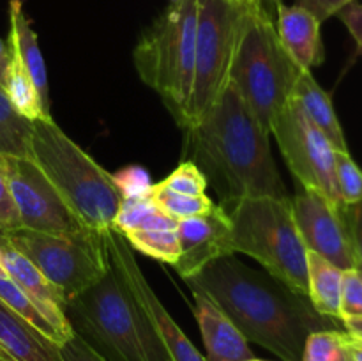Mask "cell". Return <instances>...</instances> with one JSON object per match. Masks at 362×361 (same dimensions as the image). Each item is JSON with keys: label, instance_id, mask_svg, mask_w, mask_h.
Segmentation results:
<instances>
[{"label": "cell", "instance_id": "obj_1", "mask_svg": "<svg viewBox=\"0 0 362 361\" xmlns=\"http://www.w3.org/2000/svg\"><path fill=\"white\" fill-rule=\"evenodd\" d=\"M184 282L191 290L207 294L247 342L283 361H300L304 342L313 331L338 329V321L318 314L308 296L233 255L211 262Z\"/></svg>", "mask_w": 362, "mask_h": 361}, {"label": "cell", "instance_id": "obj_2", "mask_svg": "<svg viewBox=\"0 0 362 361\" xmlns=\"http://www.w3.org/2000/svg\"><path fill=\"white\" fill-rule=\"evenodd\" d=\"M186 131L191 161L219 195V205L243 198H290L272 158L269 133L232 84Z\"/></svg>", "mask_w": 362, "mask_h": 361}, {"label": "cell", "instance_id": "obj_3", "mask_svg": "<svg viewBox=\"0 0 362 361\" xmlns=\"http://www.w3.org/2000/svg\"><path fill=\"white\" fill-rule=\"evenodd\" d=\"M64 311L74 333L106 361H172L112 265L99 282L67 301Z\"/></svg>", "mask_w": 362, "mask_h": 361}, {"label": "cell", "instance_id": "obj_4", "mask_svg": "<svg viewBox=\"0 0 362 361\" xmlns=\"http://www.w3.org/2000/svg\"><path fill=\"white\" fill-rule=\"evenodd\" d=\"M30 159L88 229L113 227L122 202L113 173L74 144L53 117L32 120Z\"/></svg>", "mask_w": 362, "mask_h": 361}, {"label": "cell", "instance_id": "obj_5", "mask_svg": "<svg viewBox=\"0 0 362 361\" xmlns=\"http://www.w3.org/2000/svg\"><path fill=\"white\" fill-rule=\"evenodd\" d=\"M198 0H173L141 32L133 52L141 81L158 92L180 127L189 124Z\"/></svg>", "mask_w": 362, "mask_h": 361}, {"label": "cell", "instance_id": "obj_6", "mask_svg": "<svg viewBox=\"0 0 362 361\" xmlns=\"http://www.w3.org/2000/svg\"><path fill=\"white\" fill-rule=\"evenodd\" d=\"M300 71L304 69L283 48L271 14L262 6L246 9L230 84L269 134L276 117L292 99Z\"/></svg>", "mask_w": 362, "mask_h": 361}, {"label": "cell", "instance_id": "obj_7", "mask_svg": "<svg viewBox=\"0 0 362 361\" xmlns=\"http://www.w3.org/2000/svg\"><path fill=\"white\" fill-rule=\"evenodd\" d=\"M235 253H246L296 292L308 296V248L297 230L292 198H243L225 205Z\"/></svg>", "mask_w": 362, "mask_h": 361}, {"label": "cell", "instance_id": "obj_8", "mask_svg": "<svg viewBox=\"0 0 362 361\" xmlns=\"http://www.w3.org/2000/svg\"><path fill=\"white\" fill-rule=\"evenodd\" d=\"M0 234L62 292L66 301L99 282L110 268L105 230H88L76 236L42 234L28 229Z\"/></svg>", "mask_w": 362, "mask_h": 361}, {"label": "cell", "instance_id": "obj_9", "mask_svg": "<svg viewBox=\"0 0 362 361\" xmlns=\"http://www.w3.org/2000/svg\"><path fill=\"white\" fill-rule=\"evenodd\" d=\"M246 9L250 7L240 6L235 0H198L194 76L187 127L200 120L230 85Z\"/></svg>", "mask_w": 362, "mask_h": 361}, {"label": "cell", "instance_id": "obj_10", "mask_svg": "<svg viewBox=\"0 0 362 361\" xmlns=\"http://www.w3.org/2000/svg\"><path fill=\"white\" fill-rule=\"evenodd\" d=\"M271 134L276 137L286 166L304 190L317 191L334 205L345 207L336 183V149L293 98L276 117Z\"/></svg>", "mask_w": 362, "mask_h": 361}, {"label": "cell", "instance_id": "obj_11", "mask_svg": "<svg viewBox=\"0 0 362 361\" xmlns=\"http://www.w3.org/2000/svg\"><path fill=\"white\" fill-rule=\"evenodd\" d=\"M2 163L20 214L21 229L59 236H76L94 230L71 211L30 158L2 156Z\"/></svg>", "mask_w": 362, "mask_h": 361}, {"label": "cell", "instance_id": "obj_12", "mask_svg": "<svg viewBox=\"0 0 362 361\" xmlns=\"http://www.w3.org/2000/svg\"><path fill=\"white\" fill-rule=\"evenodd\" d=\"M105 246L106 253H108L110 265L117 271V275L120 276L122 283L126 285V289L129 290L131 297L134 299V303L140 306V310L144 311L145 317L151 321L152 328L158 333L159 340L163 342V345L166 347L170 354V360L172 361H207L204 354H200V350L193 345L189 338L186 336V333L179 328L175 321H173L172 315L168 314L163 303L159 301V297L156 296V292L152 290V287L148 285L147 278H145L144 271L138 265L134 253L131 251L129 243L124 237V234H120L119 230H115L113 227L105 230Z\"/></svg>", "mask_w": 362, "mask_h": 361}, {"label": "cell", "instance_id": "obj_13", "mask_svg": "<svg viewBox=\"0 0 362 361\" xmlns=\"http://www.w3.org/2000/svg\"><path fill=\"white\" fill-rule=\"evenodd\" d=\"M293 219L308 251L320 255L341 271L356 269L346 205L332 204L317 191L304 190L292 198Z\"/></svg>", "mask_w": 362, "mask_h": 361}, {"label": "cell", "instance_id": "obj_14", "mask_svg": "<svg viewBox=\"0 0 362 361\" xmlns=\"http://www.w3.org/2000/svg\"><path fill=\"white\" fill-rule=\"evenodd\" d=\"M175 232L180 255L173 264V269L182 280L197 275L218 258L235 255L228 212L223 205L214 204V207L204 214L179 219Z\"/></svg>", "mask_w": 362, "mask_h": 361}, {"label": "cell", "instance_id": "obj_15", "mask_svg": "<svg viewBox=\"0 0 362 361\" xmlns=\"http://www.w3.org/2000/svg\"><path fill=\"white\" fill-rule=\"evenodd\" d=\"M0 260H2L6 275L48 315L49 322L57 329L62 343L67 342L74 335V329L64 311L67 301L62 292L55 285H52L25 255L11 246L4 239L2 234H0Z\"/></svg>", "mask_w": 362, "mask_h": 361}, {"label": "cell", "instance_id": "obj_16", "mask_svg": "<svg viewBox=\"0 0 362 361\" xmlns=\"http://www.w3.org/2000/svg\"><path fill=\"white\" fill-rule=\"evenodd\" d=\"M193 292V314L200 328L207 361H247L255 357L250 342L218 304L200 290Z\"/></svg>", "mask_w": 362, "mask_h": 361}, {"label": "cell", "instance_id": "obj_17", "mask_svg": "<svg viewBox=\"0 0 362 361\" xmlns=\"http://www.w3.org/2000/svg\"><path fill=\"white\" fill-rule=\"evenodd\" d=\"M278 30L279 41L293 62L300 69L311 71L324 62V45L320 35V21L299 6L278 4Z\"/></svg>", "mask_w": 362, "mask_h": 361}, {"label": "cell", "instance_id": "obj_18", "mask_svg": "<svg viewBox=\"0 0 362 361\" xmlns=\"http://www.w3.org/2000/svg\"><path fill=\"white\" fill-rule=\"evenodd\" d=\"M0 349L14 361H62L60 345L46 338L0 299Z\"/></svg>", "mask_w": 362, "mask_h": 361}, {"label": "cell", "instance_id": "obj_19", "mask_svg": "<svg viewBox=\"0 0 362 361\" xmlns=\"http://www.w3.org/2000/svg\"><path fill=\"white\" fill-rule=\"evenodd\" d=\"M11 53L20 60L21 66L34 81L35 88L41 98V105L48 115L49 113V92H48V73L39 48L37 34L32 28L30 20L25 14L21 0L9 2V38H7Z\"/></svg>", "mask_w": 362, "mask_h": 361}, {"label": "cell", "instance_id": "obj_20", "mask_svg": "<svg viewBox=\"0 0 362 361\" xmlns=\"http://www.w3.org/2000/svg\"><path fill=\"white\" fill-rule=\"evenodd\" d=\"M292 98L303 106L304 113L327 137L336 151H349L345 133H343V127L336 115L334 106H332L331 96L317 84L311 71H300Z\"/></svg>", "mask_w": 362, "mask_h": 361}, {"label": "cell", "instance_id": "obj_21", "mask_svg": "<svg viewBox=\"0 0 362 361\" xmlns=\"http://www.w3.org/2000/svg\"><path fill=\"white\" fill-rule=\"evenodd\" d=\"M343 271L308 251V299L318 314L341 322Z\"/></svg>", "mask_w": 362, "mask_h": 361}, {"label": "cell", "instance_id": "obj_22", "mask_svg": "<svg viewBox=\"0 0 362 361\" xmlns=\"http://www.w3.org/2000/svg\"><path fill=\"white\" fill-rule=\"evenodd\" d=\"M2 88L16 113H20L27 120L49 119L52 117L45 112L34 81L13 53H11V62L7 66Z\"/></svg>", "mask_w": 362, "mask_h": 361}, {"label": "cell", "instance_id": "obj_23", "mask_svg": "<svg viewBox=\"0 0 362 361\" xmlns=\"http://www.w3.org/2000/svg\"><path fill=\"white\" fill-rule=\"evenodd\" d=\"M32 120L16 113L0 87V154L30 158Z\"/></svg>", "mask_w": 362, "mask_h": 361}, {"label": "cell", "instance_id": "obj_24", "mask_svg": "<svg viewBox=\"0 0 362 361\" xmlns=\"http://www.w3.org/2000/svg\"><path fill=\"white\" fill-rule=\"evenodd\" d=\"M0 299L7 304L9 308H13L21 319L28 322L30 326H34L39 333L46 336V338L53 340L55 343L62 345V340H60L59 333L53 328V324L49 322L48 315L42 311V308L37 303L30 299L13 280L7 275L0 276Z\"/></svg>", "mask_w": 362, "mask_h": 361}, {"label": "cell", "instance_id": "obj_25", "mask_svg": "<svg viewBox=\"0 0 362 361\" xmlns=\"http://www.w3.org/2000/svg\"><path fill=\"white\" fill-rule=\"evenodd\" d=\"M300 361H352L349 333L341 329L313 331L304 342Z\"/></svg>", "mask_w": 362, "mask_h": 361}, {"label": "cell", "instance_id": "obj_26", "mask_svg": "<svg viewBox=\"0 0 362 361\" xmlns=\"http://www.w3.org/2000/svg\"><path fill=\"white\" fill-rule=\"evenodd\" d=\"M151 197L154 198V202L163 212L172 216L177 222L204 214L214 207V202L207 195H182L161 186L159 183L152 184Z\"/></svg>", "mask_w": 362, "mask_h": 361}, {"label": "cell", "instance_id": "obj_27", "mask_svg": "<svg viewBox=\"0 0 362 361\" xmlns=\"http://www.w3.org/2000/svg\"><path fill=\"white\" fill-rule=\"evenodd\" d=\"M129 246L147 257L175 264L180 255L179 239L175 230H133L124 234Z\"/></svg>", "mask_w": 362, "mask_h": 361}, {"label": "cell", "instance_id": "obj_28", "mask_svg": "<svg viewBox=\"0 0 362 361\" xmlns=\"http://www.w3.org/2000/svg\"><path fill=\"white\" fill-rule=\"evenodd\" d=\"M336 183L343 204L354 205L362 200V170L349 151H336Z\"/></svg>", "mask_w": 362, "mask_h": 361}, {"label": "cell", "instance_id": "obj_29", "mask_svg": "<svg viewBox=\"0 0 362 361\" xmlns=\"http://www.w3.org/2000/svg\"><path fill=\"white\" fill-rule=\"evenodd\" d=\"M158 209V204H156L154 198L151 197V193L141 195V197L122 198L119 212H117L115 216V222H113V229L119 230L120 234L138 230L141 227V223H144L148 216L154 214Z\"/></svg>", "mask_w": 362, "mask_h": 361}, {"label": "cell", "instance_id": "obj_30", "mask_svg": "<svg viewBox=\"0 0 362 361\" xmlns=\"http://www.w3.org/2000/svg\"><path fill=\"white\" fill-rule=\"evenodd\" d=\"M159 184L182 195H205L207 190V179L193 161H182Z\"/></svg>", "mask_w": 362, "mask_h": 361}, {"label": "cell", "instance_id": "obj_31", "mask_svg": "<svg viewBox=\"0 0 362 361\" xmlns=\"http://www.w3.org/2000/svg\"><path fill=\"white\" fill-rule=\"evenodd\" d=\"M346 317H362V276L357 269L343 271L341 321Z\"/></svg>", "mask_w": 362, "mask_h": 361}, {"label": "cell", "instance_id": "obj_32", "mask_svg": "<svg viewBox=\"0 0 362 361\" xmlns=\"http://www.w3.org/2000/svg\"><path fill=\"white\" fill-rule=\"evenodd\" d=\"M113 179H115L122 198L141 197V195L151 193L152 183L147 172L141 170L140 166H129V168L120 170V172L113 173Z\"/></svg>", "mask_w": 362, "mask_h": 361}, {"label": "cell", "instance_id": "obj_33", "mask_svg": "<svg viewBox=\"0 0 362 361\" xmlns=\"http://www.w3.org/2000/svg\"><path fill=\"white\" fill-rule=\"evenodd\" d=\"M16 229H21L20 214H18L13 193H11L9 180H7L6 170H4L2 154H0V232H11Z\"/></svg>", "mask_w": 362, "mask_h": 361}, {"label": "cell", "instance_id": "obj_34", "mask_svg": "<svg viewBox=\"0 0 362 361\" xmlns=\"http://www.w3.org/2000/svg\"><path fill=\"white\" fill-rule=\"evenodd\" d=\"M60 354H62V361H106L78 333H74L67 342L60 345Z\"/></svg>", "mask_w": 362, "mask_h": 361}, {"label": "cell", "instance_id": "obj_35", "mask_svg": "<svg viewBox=\"0 0 362 361\" xmlns=\"http://www.w3.org/2000/svg\"><path fill=\"white\" fill-rule=\"evenodd\" d=\"M352 2L356 0H296V6L310 11L320 23H324L325 20L336 16L343 7Z\"/></svg>", "mask_w": 362, "mask_h": 361}, {"label": "cell", "instance_id": "obj_36", "mask_svg": "<svg viewBox=\"0 0 362 361\" xmlns=\"http://www.w3.org/2000/svg\"><path fill=\"white\" fill-rule=\"evenodd\" d=\"M346 222H349L356 264L362 265V200L354 205H346Z\"/></svg>", "mask_w": 362, "mask_h": 361}, {"label": "cell", "instance_id": "obj_37", "mask_svg": "<svg viewBox=\"0 0 362 361\" xmlns=\"http://www.w3.org/2000/svg\"><path fill=\"white\" fill-rule=\"evenodd\" d=\"M336 16L343 21L349 32L352 34L354 41H356L357 48L362 53V4L361 2H352L346 7H343Z\"/></svg>", "mask_w": 362, "mask_h": 361}, {"label": "cell", "instance_id": "obj_38", "mask_svg": "<svg viewBox=\"0 0 362 361\" xmlns=\"http://www.w3.org/2000/svg\"><path fill=\"white\" fill-rule=\"evenodd\" d=\"M345 331L352 336L356 342L362 343V317H346L341 321Z\"/></svg>", "mask_w": 362, "mask_h": 361}, {"label": "cell", "instance_id": "obj_39", "mask_svg": "<svg viewBox=\"0 0 362 361\" xmlns=\"http://www.w3.org/2000/svg\"><path fill=\"white\" fill-rule=\"evenodd\" d=\"M11 62V50L9 45L0 38V87L4 85V78H6V71L7 66Z\"/></svg>", "mask_w": 362, "mask_h": 361}, {"label": "cell", "instance_id": "obj_40", "mask_svg": "<svg viewBox=\"0 0 362 361\" xmlns=\"http://www.w3.org/2000/svg\"><path fill=\"white\" fill-rule=\"evenodd\" d=\"M350 353H352V361H362V343L356 342L352 336H350Z\"/></svg>", "mask_w": 362, "mask_h": 361}, {"label": "cell", "instance_id": "obj_41", "mask_svg": "<svg viewBox=\"0 0 362 361\" xmlns=\"http://www.w3.org/2000/svg\"><path fill=\"white\" fill-rule=\"evenodd\" d=\"M235 2H239L240 6H246V7H258V6H262L260 0H235Z\"/></svg>", "mask_w": 362, "mask_h": 361}, {"label": "cell", "instance_id": "obj_42", "mask_svg": "<svg viewBox=\"0 0 362 361\" xmlns=\"http://www.w3.org/2000/svg\"><path fill=\"white\" fill-rule=\"evenodd\" d=\"M0 361H14V360H13V357H9V356H7V354L4 353L2 349H0Z\"/></svg>", "mask_w": 362, "mask_h": 361}, {"label": "cell", "instance_id": "obj_43", "mask_svg": "<svg viewBox=\"0 0 362 361\" xmlns=\"http://www.w3.org/2000/svg\"><path fill=\"white\" fill-rule=\"evenodd\" d=\"M260 2H264V0H260ZM267 2H272L274 6H278V4H281V0H267Z\"/></svg>", "mask_w": 362, "mask_h": 361}, {"label": "cell", "instance_id": "obj_44", "mask_svg": "<svg viewBox=\"0 0 362 361\" xmlns=\"http://www.w3.org/2000/svg\"><path fill=\"white\" fill-rule=\"evenodd\" d=\"M6 275V271H4V265H2V260H0V276Z\"/></svg>", "mask_w": 362, "mask_h": 361}, {"label": "cell", "instance_id": "obj_45", "mask_svg": "<svg viewBox=\"0 0 362 361\" xmlns=\"http://www.w3.org/2000/svg\"><path fill=\"white\" fill-rule=\"evenodd\" d=\"M356 269H357V271H359V275L362 276V265H357V268H356Z\"/></svg>", "mask_w": 362, "mask_h": 361}, {"label": "cell", "instance_id": "obj_46", "mask_svg": "<svg viewBox=\"0 0 362 361\" xmlns=\"http://www.w3.org/2000/svg\"><path fill=\"white\" fill-rule=\"evenodd\" d=\"M247 361H262V360H257V357H251V360H247Z\"/></svg>", "mask_w": 362, "mask_h": 361}]
</instances>
